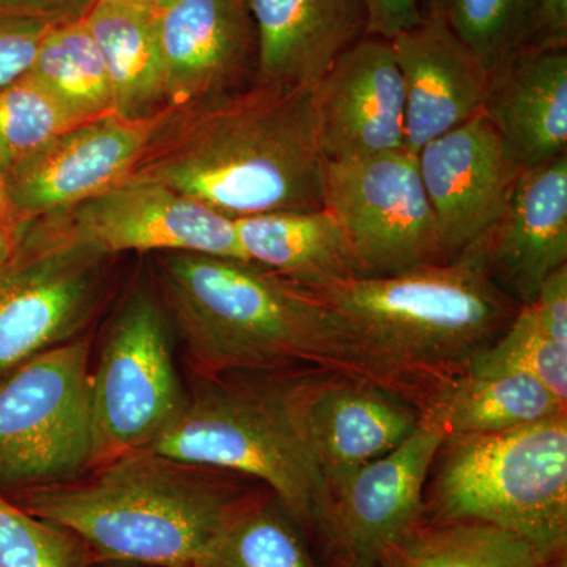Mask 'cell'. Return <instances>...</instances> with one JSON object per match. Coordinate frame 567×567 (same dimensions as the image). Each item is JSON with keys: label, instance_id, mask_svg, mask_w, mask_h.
Returning a JSON list of instances; mask_svg holds the SVG:
<instances>
[{"label": "cell", "instance_id": "obj_1", "mask_svg": "<svg viewBox=\"0 0 567 567\" xmlns=\"http://www.w3.org/2000/svg\"><path fill=\"white\" fill-rule=\"evenodd\" d=\"M312 85L262 82L173 110L128 178L238 219L322 208Z\"/></svg>", "mask_w": 567, "mask_h": 567}, {"label": "cell", "instance_id": "obj_2", "mask_svg": "<svg viewBox=\"0 0 567 567\" xmlns=\"http://www.w3.org/2000/svg\"><path fill=\"white\" fill-rule=\"evenodd\" d=\"M156 262L164 300L200 374L323 371L379 383L312 290L246 260L163 252Z\"/></svg>", "mask_w": 567, "mask_h": 567}, {"label": "cell", "instance_id": "obj_3", "mask_svg": "<svg viewBox=\"0 0 567 567\" xmlns=\"http://www.w3.org/2000/svg\"><path fill=\"white\" fill-rule=\"evenodd\" d=\"M338 317L377 382L416 406L462 374L506 330L520 305L472 254L379 278L311 289Z\"/></svg>", "mask_w": 567, "mask_h": 567}, {"label": "cell", "instance_id": "obj_4", "mask_svg": "<svg viewBox=\"0 0 567 567\" xmlns=\"http://www.w3.org/2000/svg\"><path fill=\"white\" fill-rule=\"evenodd\" d=\"M241 498L205 468L144 450L85 481L29 488L21 507L70 529L102 559L199 567Z\"/></svg>", "mask_w": 567, "mask_h": 567}, {"label": "cell", "instance_id": "obj_5", "mask_svg": "<svg viewBox=\"0 0 567 567\" xmlns=\"http://www.w3.org/2000/svg\"><path fill=\"white\" fill-rule=\"evenodd\" d=\"M289 375H204L148 450L262 481L295 524L320 528L328 488L290 412Z\"/></svg>", "mask_w": 567, "mask_h": 567}, {"label": "cell", "instance_id": "obj_6", "mask_svg": "<svg viewBox=\"0 0 567 567\" xmlns=\"http://www.w3.org/2000/svg\"><path fill=\"white\" fill-rule=\"evenodd\" d=\"M431 522H475L563 557L567 543V413L511 431L443 440Z\"/></svg>", "mask_w": 567, "mask_h": 567}, {"label": "cell", "instance_id": "obj_7", "mask_svg": "<svg viewBox=\"0 0 567 567\" xmlns=\"http://www.w3.org/2000/svg\"><path fill=\"white\" fill-rule=\"evenodd\" d=\"M91 344L70 339L0 377V488L70 483L91 468Z\"/></svg>", "mask_w": 567, "mask_h": 567}, {"label": "cell", "instance_id": "obj_8", "mask_svg": "<svg viewBox=\"0 0 567 567\" xmlns=\"http://www.w3.org/2000/svg\"><path fill=\"white\" fill-rule=\"evenodd\" d=\"M166 317L151 295L122 306L91 374V468L148 450L182 415Z\"/></svg>", "mask_w": 567, "mask_h": 567}, {"label": "cell", "instance_id": "obj_9", "mask_svg": "<svg viewBox=\"0 0 567 567\" xmlns=\"http://www.w3.org/2000/svg\"><path fill=\"white\" fill-rule=\"evenodd\" d=\"M322 207L341 227L361 278L446 262L415 153L324 159Z\"/></svg>", "mask_w": 567, "mask_h": 567}, {"label": "cell", "instance_id": "obj_10", "mask_svg": "<svg viewBox=\"0 0 567 567\" xmlns=\"http://www.w3.org/2000/svg\"><path fill=\"white\" fill-rule=\"evenodd\" d=\"M110 256L33 221L0 268V377L80 331L102 292Z\"/></svg>", "mask_w": 567, "mask_h": 567}, {"label": "cell", "instance_id": "obj_11", "mask_svg": "<svg viewBox=\"0 0 567 567\" xmlns=\"http://www.w3.org/2000/svg\"><path fill=\"white\" fill-rule=\"evenodd\" d=\"M112 256L192 252L245 260L235 219L162 183L126 178L74 207L37 219Z\"/></svg>", "mask_w": 567, "mask_h": 567}, {"label": "cell", "instance_id": "obj_12", "mask_svg": "<svg viewBox=\"0 0 567 567\" xmlns=\"http://www.w3.org/2000/svg\"><path fill=\"white\" fill-rule=\"evenodd\" d=\"M287 399L328 492L404 443L421 421L405 395L341 372L290 374Z\"/></svg>", "mask_w": 567, "mask_h": 567}, {"label": "cell", "instance_id": "obj_13", "mask_svg": "<svg viewBox=\"0 0 567 567\" xmlns=\"http://www.w3.org/2000/svg\"><path fill=\"white\" fill-rule=\"evenodd\" d=\"M445 436L421 420L385 456L328 492L320 532L342 567H377L423 524L425 484Z\"/></svg>", "mask_w": 567, "mask_h": 567}, {"label": "cell", "instance_id": "obj_14", "mask_svg": "<svg viewBox=\"0 0 567 567\" xmlns=\"http://www.w3.org/2000/svg\"><path fill=\"white\" fill-rule=\"evenodd\" d=\"M169 107L148 117L104 115L69 130L7 171L20 233L130 177Z\"/></svg>", "mask_w": 567, "mask_h": 567}, {"label": "cell", "instance_id": "obj_15", "mask_svg": "<svg viewBox=\"0 0 567 567\" xmlns=\"http://www.w3.org/2000/svg\"><path fill=\"white\" fill-rule=\"evenodd\" d=\"M416 162L446 262L498 221L524 171L484 111L429 141Z\"/></svg>", "mask_w": 567, "mask_h": 567}, {"label": "cell", "instance_id": "obj_16", "mask_svg": "<svg viewBox=\"0 0 567 567\" xmlns=\"http://www.w3.org/2000/svg\"><path fill=\"white\" fill-rule=\"evenodd\" d=\"M320 151L350 162L406 151L401 70L391 40L365 35L312 85Z\"/></svg>", "mask_w": 567, "mask_h": 567}, {"label": "cell", "instance_id": "obj_17", "mask_svg": "<svg viewBox=\"0 0 567 567\" xmlns=\"http://www.w3.org/2000/svg\"><path fill=\"white\" fill-rule=\"evenodd\" d=\"M164 102L188 106L256 80L248 0H174L159 11Z\"/></svg>", "mask_w": 567, "mask_h": 567}, {"label": "cell", "instance_id": "obj_18", "mask_svg": "<svg viewBox=\"0 0 567 567\" xmlns=\"http://www.w3.org/2000/svg\"><path fill=\"white\" fill-rule=\"evenodd\" d=\"M465 252L518 305L532 303L567 265V155L522 171L506 210Z\"/></svg>", "mask_w": 567, "mask_h": 567}, {"label": "cell", "instance_id": "obj_19", "mask_svg": "<svg viewBox=\"0 0 567 567\" xmlns=\"http://www.w3.org/2000/svg\"><path fill=\"white\" fill-rule=\"evenodd\" d=\"M405 102V148L416 153L483 111L491 71L451 31L443 14H425L391 40Z\"/></svg>", "mask_w": 567, "mask_h": 567}, {"label": "cell", "instance_id": "obj_20", "mask_svg": "<svg viewBox=\"0 0 567 567\" xmlns=\"http://www.w3.org/2000/svg\"><path fill=\"white\" fill-rule=\"evenodd\" d=\"M483 111L524 169L567 155V48L528 44L496 66Z\"/></svg>", "mask_w": 567, "mask_h": 567}, {"label": "cell", "instance_id": "obj_21", "mask_svg": "<svg viewBox=\"0 0 567 567\" xmlns=\"http://www.w3.org/2000/svg\"><path fill=\"white\" fill-rule=\"evenodd\" d=\"M256 29V80L315 85L368 35L363 0H248Z\"/></svg>", "mask_w": 567, "mask_h": 567}, {"label": "cell", "instance_id": "obj_22", "mask_svg": "<svg viewBox=\"0 0 567 567\" xmlns=\"http://www.w3.org/2000/svg\"><path fill=\"white\" fill-rule=\"evenodd\" d=\"M417 409L445 439L496 434L567 413L566 402L520 372H462L431 388Z\"/></svg>", "mask_w": 567, "mask_h": 567}, {"label": "cell", "instance_id": "obj_23", "mask_svg": "<svg viewBox=\"0 0 567 567\" xmlns=\"http://www.w3.org/2000/svg\"><path fill=\"white\" fill-rule=\"evenodd\" d=\"M235 230L246 262L306 289L357 276L344 234L323 207L246 216Z\"/></svg>", "mask_w": 567, "mask_h": 567}, {"label": "cell", "instance_id": "obj_24", "mask_svg": "<svg viewBox=\"0 0 567 567\" xmlns=\"http://www.w3.org/2000/svg\"><path fill=\"white\" fill-rule=\"evenodd\" d=\"M82 20L106 66L115 112L140 118L164 110L158 11L136 0H96Z\"/></svg>", "mask_w": 567, "mask_h": 567}, {"label": "cell", "instance_id": "obj_25", "mask_svg": "<svg viewBox=\"0 0 567 567\" xmlns=\"http://www.w3.org/2000/svg\"><path fill=\"white\" fill-rule=\"evenodd\" d=\"M377 567H565V563L492 525L429 522L391 548Z\"/></svg>", "mask_w": 567, "mask_h": 567}, {"label": "cell", "instance_id": "obj_26", "mask_svg": "<svg viewBox=\"0 0 567 567\" xmlns=\"http://www.w3.org/2000/svg\"><path fill=\"white\" fill-rule=\"evenodd\" d=\"M28 73L87 121L117 114L102 54L82 18L52 25Z\"/></svg>", "mask_w": 567, "mask_h": 567}, {"label": "cell", "instance_id": "obj_27", "mask_svg": "<svg viewBox=\"0 0 567 567\" xmlns=\"http://www.w3.org/2000/svg\"><path fill=\"white\" fill-rule=\"evenodd\" d=\"M199 567H319L297 524L279 503L241 499L224 522Z\"/></svg>", "mask_w": 567, "mask_h": 567}, {"label": "cell", "instance_id": "obj_28", "mask_svg": "<svg viewBox=\"0 0 567 567\" xmlns=\"http://www.w3.org/2000/svg\"><path fill=\"white\" fill-rule=\"evenodd\" d=\"M35 78L25 73L0 87V162L6 171L84 123Z\"/></svg>", "mask_w": 567, "mask_h": 567}, {"label": "cell", "instance_id": "obj_29", "mask_svg": "<svg viewBox=\"0 0 567 567\" xmlns=\"http://www.w3.org/2000/svg\"><path fill=\"white\" fill-rule=\"evenodd\" d=\"M537 0H447L443 17L451 31L488 71L533 39Z\"/></svg>", "mask_w": 567, "mask_h": 567}, {"label": "cell", "instance_id": "obj_30", "mask_svg": "<svg viewBox=\"0 0 567 567\" xmlns=\"http://www.w3.org/2000/svg\"><path fill=\"white\" fill-rule=\"evenodd\" d=\"M466 371L520 372L539 380L567 404V347L548 338L532 303L520 305L506 330L477 354Z\"/></svg>", "mask_w": 567, "mask_h": 567}, {"label": "cell", "instance_id": "obj_31", "mask_svg": "<svg viewBox=\"0 0 567 567\" xmlns=\"http://www.w3.org/2000/svg\"><path fill=\"white\" fill-rule=\"evenodd\" d=\"M91 557L70 529L32 516L0 494V567H87Z\"/></svg>", "mask_w": 567, "mask_h": 567}, {"label": "cell", "instance_id": "obj_32", "mask_svg": "<svg viewBox=\"0 0 567 567\" xmlns=\"http://www.w3.org/2000/svg\"><path fill=\"white\" fill-rule=\"evenodd\" d=\"M59 22L0 17V87L31 70L41 41Z\"/></svg>", "mask_w": 567, "mask_h": 567}, {"label": "cell", "instance_id": "obj_33", "mask_svg": "<svg viewBox=\"0 0 567 567\" xmlns=\"http://www.w3.org/2000/svg\"><path fill=\"white\" fill-rule=\"evenodd\" d=\"M532 306L548 338L567 347V265L548 276Z\"/></svg>", "mask_w": 567, "mask_h": 567}, {"label": "cell", "instance_id": "obj_34", "mask_svg": "<svg viewBox=\"0 0 567 567\" xmlns=\"http://www.w3.org/2000/svg\"><path fill=\"white\" fill-rule=\"evenodd\" d=\"M368 11V35L393 40L423 20L421 0H363Z\"/></svg>", "mask_w": 567, "mask_h": 567}, {"label": "cell", "instance_id": "obj_35", "mask_svg": "<svg viewBox=\"0 0 567 567\" xmlns=\"http://www.w3.org/2000/svg\"><path fill=\"white\" fill-rule=\"evenodd\" d=\"M96 0H0V17L51 22L81 20Z\"/></svg>", "mask_w": 567, "mask_h": 567}, {"label": "cell", "instance_id": "obj_36", "mask_svg": "<svg viewBox=\"0 0 567 567\" xmlns=\"http://www.w3.org/2000/svg\"><path fill=\"white\" fill-rule=\"evenodd\" d=\"M529 44L567 48V0H537Z\"/></svg>", "mask_w": 567, "mask_h": 567}, {"label": "cell", "instance_id": "obj_37", "mask_svg": "<svg viewBox=\"0 0 567 567\" xmlns=\"http://www.w3.org/2000/svg\"><path fill=\"white\" fill-rule=\"evenodd\" d=\"M0 219L7 224V227L17 235L20 241L21 233L18 227L17 218H14L13 208H11L9 196V183H7V171L2 162H0Z\"/></svg>", "mask_w": 567, "mask_h": 567}, {"label": "cell", "instance_id": "obj_38", "mask_svg": "<svg viewBox=\"0 0 567 567\" xmlns=\"http://www.w3.org/2000/svg\"><path fill=\"white\" fill-rule=\"evenodd\" d=\"M18 244L20 241H18L17 235L11 233L7 224L0 219V268L6 267L13 259Z\"/></svg>", "mask_w": 567, "mask_h": 567}, {"label": "cell", "instance_id": "obj_39", "mask_svg": "<svg viewBox=\"0 0 567 567\" xmlns=\"http://www.w3.org/2000/svg\"><path fill=\"white\" fill-rule=\"evenodd\" d=\"M447 0H421L425 14H443Z\"/></svg>", "mask_w": 567, "mask_h": 567}, {"label": "cell", "instance_id": "obj_40", "mask_svg": "<svg viewBox=\"0 0 567 567\" xmlns=\"http://www.w3.org/2000/svg\"><path fill=\"white\" fill-rule=\"evenodd\" d=\"M136 2L142 3V6L148 7V9L155 11H163L166 7H169L174 0H136Z\"/></svg>", "mask_w": 567, "mask_h": 567}]
</instances>
